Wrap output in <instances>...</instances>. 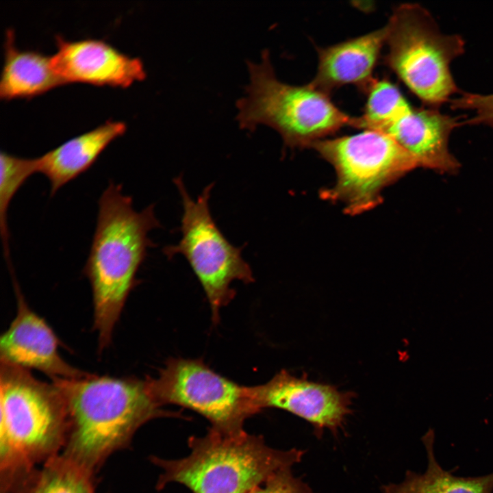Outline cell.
<instances>
[{
	"instance_id": "3957f363",
	"label": "cell",
	"mask_w": 493,
	"mask_h": 493,
	"mask_svg": "<svg viewBox=\"0 0 493 493\" xmlns=\"http://www.w3.org/2000/svg\"><path fill=\"white\" fill-rule=\"evenodd\" d=\"M0 389L1 493H21L36 472L34 466L63 448L67 408L54 382L2 361Z\"/></svg>"
},
{
	"instance_id": "7c38bea8",
	"label": "cell",
	"mask_w": 493,
	"mask_h": 493,
	"mask_svg": "<svg viewBox=\"0 0 493 493\" xmlns=\"http://www.w3.org/2000/svg\"><path fill=\"white\" fill-rule=\"evenodd\" d=\"M17 302L14 320L0 339L1 361L25 369H36L51 380L76 379L89 373L67 363L59 353V340L47 323L28 305L13 281Z\"/></svg>"
},
{
	"instance_id": "ffe728a7",
	"label": "cell",
	"mask_w": 493,
	"mask_h": 493,
	"mask_svg": "<svg viewBox=\"0 0 493 493\" xmlns=\"http://www.w3.org/2000/svg\"><path fill=\"white\" fill-rule=\"evenodd\" d=\"M453 110H471L474 116L464 120V125H483L493 127V94L460 92L459 96L450 101Z\"/></svg>"
},
{
	"instance_id": "ac0fdd59",
	"label": "cell",
	"mask_w": 493,
	"mask_h": 493,
	"mask_svg": "<svg viewBox=\"0 0 493 493\" xmlns=\"http://www.w3.org/2000/svg\"><path fill=\"white\" fill-rule=\"evenodd\" d=\"M93 472L65 455L45 462L21 493H95Z\"/></svg>"
},
{
	"instance_id": "9a60e30c",
	"label": "cell",
	"mask_w": 493,
	"mask_h": 493,
	"mask_svg": "<svg viewBox=\"0 0 493 493\" xmlns=\"http://www.w3.org/2000/svg\"><path fill=\"white\" fill-rule=\"evenodd\" d=\"M125 131L124 122L107 121L36 157L37 173L48 179L51 196L87 171L106 147Z\"/></svg>"
},
{
	"instance_id": "9c48e42d",
	"label": "cell",
	"mask_w": 493,
	"mask_h": 493,
	"mask_svg": "<svg viewBox=\"0 0 493 493\" xmlns=\"http://www.w3.org/2000/svg\"><path fill=\"white\" fill-rule=\"evenodd\" d=\"M147 379L161 406L173 404L192 409L220 432L243 431L245 420L260 412L251 386L222 376L199 359L170 358L157 377Z\"/></svg>"
},
{
	"instance_id": "6da1fadb",
	"label": "cell",
	"mask_w": 493,
	"mask_h": 493,
	"mask_svg": "<svg viewBox=\"0 0 493 493\" xmlns=\"http://www.w3.org/2000/svg\"><path fill=\"white\" fill-rule=\"evenodd\" d=\"M96 228L83 269L92 292L93 327L99 351L109 346L136 275L154 244L149 233L160 227L154 205L140 212L122 186L110 181L98 202Z\"/></svg>"
},
{
	"instance_id": "e0dca14e",
	"label": "cell",
	"mask_w": 493,
	"mask_h": 493,
	"mask_svg": "<svg viewBox=\"0 0 493 493\" xmlns=\"http://www.w3.org/2000/svg\"><path fill=\"white\" fill-rule=\"evenodd\" d=\"M427 457L423 474L407 471L400 483L382 487L383 493H492L493 472L480 477H462L444 470L434 454L435 433L429 429L422 438Z\"/></svg>"
},
{
	"instance_id": "30bf717a",
	"label": "cell",
	"mask_w": 493,
	"mask_h": 493,
	"mask_svg": "<svg viewBox=\"0 0 493 493\" xmlns=\"http://www.w3.org/2000/svg\"><path fill=\"white\" fill-rule=\"evenodd\" d=\"M251 391L259 411L268 407L288 411L309 422L317 435L325 429L338 432L351 412L354 396L350 392L296 377L286 370L265 383L251 386Z\"/></svg>"
},
{
	"instance_id": "ba28073f",
	"label": "cell",
	"mask_w": 493,
	"mask_h": 493,
	"mask_svg": "<svg viewBox=\"0 0 493 493\" xmlns=\"http://www.w3.org/2000/svg\"><path fill=\"white\" fill-rule=\"evenodd\" d=\"M173 181L183 207L181 237L177 244L164 247L163 253L169 259L177 255L186 258L205 293L212 320L217 323L221 308L236 295L232 283L253 282V271L242 257L243 247L230 243L212 216L210 198L214 184L205 187L194 199L181 176Z\"/></svg>"
},
{
	"instance_id": "4fadbf2b",
	"label": "cell",
	"mask_w": 493,
	"mask_h": 493,
	"mask_svg": "<svg viewBox=\"0 0 493 493\" xmlns=\"http://www.w3.org/2000/svg\"><path fill=\"white\" fill-rule=\"evenodd\" d=\"M460 116L432 108H412L381 131L407 151L418 166L442 173L458 169L459 164L449 151L452 131L464 125Z\"/></svg>"
},
{
	"instance_id": "8fae6325",
	"label": "cell",
	"mask_w": 493,
	"mask_h": 493,
	"mask_svg": "<svg viewBox=\"0 0 493 493\" xmlns=\"http://www.w3.org/2000/svg\"><path fill=\"white\" fill-rule=\"evenodd\" d=\"M55 40L57 50L51 55V62L64 84L81 82L125 88L146 77L140 59L103 40H68L58 35Z\"/></svg>"
},
{
	"instance_id": "5b68a950",
	"label": "cell",
	"mask_w": 493,
	"mask_h": 493,
	"mask_svg": "<svg viewBox=\"0 0 493 493\" xmlns=\"http://www.w3.org/2000/svg\"><path fill=\"white\" fill-rule=\"evenodd\" d=\"M250 82L246 95L237 101L242 129L269 126L290 147H310L342 127L353 117L338 108L329 94L309 83L290 85L277 77L268 50L259 63L248 62Z\"/></svg>"
},
{
	"instance_id": "7a4b0ae2",
	"label": "cell",
	"mask_w": 493,
	"mask_h": 493,
	"mask_svg": "<svg viewBox=\"0 0 493 493\" xmlns=\"http://www.w3.org/2000/svg\"><path fill=\"white\" fill-rule=\"evenodd\" d=\"M65 399L68 429L62 455L94 472L144 423L177 416L161 408L147 379L96 376L53 380Z\"/></svg>"
},
{
	"instance_id": "5bb4252c",
	"label": "cell",
	"mask_w": 493,
	"mask_h": 493,
	"mask_svg": "<svg viewBox=\"0 0 493 493\" xmlns=\"http://www.w3.org/2000/svg\"><path fill=\"white\" fill-rule=\"evenodd\" d=\"M385 38L384 26L339 43L317 47V71L309 84L328 94L345 85L356 86L365 93L375 79L372 73Z\"/></svg>"
},
{
	"instance_id": "44dd1931",
	"label": "cell",
	"mask_w": 493,
	"mask_h": 493,
	"mask_svg": "<svg viewBox=\"0 0 493 493\" xmlns=\"http://www.w3.org/2000/svg\"><path fill=\"white\" fill-rule=\"evenodd\" d=\"M248 493H314L300 478L294 477L291 468L277 471Z\"/></svg>"
},
{
	"instance_id": "2e32d148",
	"label": "cell",
	"mask_w": 493,
	"mask_h": 493,
	"mask_svg": "<svg viewBox=\"0 0 493 493\" xmlns=\"http://www.w3.org/2000/svg\"><path fill=\"white\" fill-rule=\"evenodd\" d=\"M62 84L51 56L18 49L14 44V31L7 29L0 79L1 99L31 98Z\"/></svg>"
},
{
	"instance_id": "52a82bcc",
	"label": "cell",
	"mask_w": 493,
	"mask_h": 493,
	"mask_svg": "<svg viewBox=\"0 0 493 493\" xmlns=\"http://www.w3.org/2000/svg\"><path fill=\"white\" fill-rule=\"evenodd\" d=\"M310 147L333 166L336 174L333 186L324 190L322 197L341 203L351 215L378 205L385 187L418 167L394 139L374 130L322 139Z\"/></svg>"
},
{
	"instance_id": "d6986e66",
	"label": "cell",
	"mask_w": 493,
	"mask_h": 493,
	"mask_svg": "<svg viewBox=\"0 0 493 493\" xmlns=\"http://www.w3.org/2000/svg\"><path fill=\"white\" fill-rule=\"evenodd\" d=\"M365 93L364 113L353 117L351 127L381 131L412 108L400 89L385 78H375Z\"/></svg>"
},
{
	"instance_id": "277c9868",
	"label": "cell",
	"mask_w": 493,
	"mask_h": 493,
	"mask_svg": "<svg viewBox=\"0 0 493 493\" xmlns=\"http://www.w3.org/2000/svg\"><path fill=\"white\" fill-rule=\"evenodd\" d=\"M190 453L179 459L152 461L163 472L157 488L176 482L193 493H248L271 475L301 462L305 451L279 450L262 436L244 430L223 433L210 429L203 437H191Z\"/></svg>"
},
{
	"instance_id": "8992f818",
	"label": "cell",
	"mask_w": 493,
	"mask_h": 493,
	"mask_svg": "<svg viewBox=\"0 0 493 493\" xmlns=\"http://www.w3.org/2000/svg\"><path fill=\"white\" fill-rule=\"evenodd\" d=\"M385 26V65L426 107L439 109L461 92L450 68L465 51L460 35L442 34L430 12L413 3L395 7Z\"/></svg>"
}]
</instances>
